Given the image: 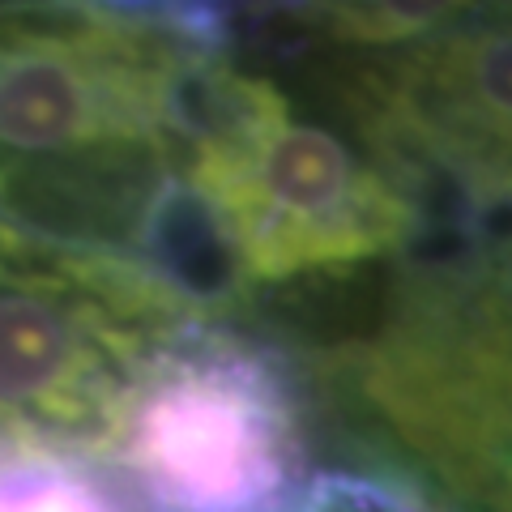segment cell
Here are the masks:
<instances>
[{
	"label": "cell",
	"instance_id": "7a4b0ae2",
	"mask_svg": "<svg viewBox=\"0 0 512 512\" xmlns=\"http://www.w3.org/2000/svg\"><path fill=\"white\" fill-rule=\"evenodd\" d=\"M214 192L252 282L402 248L410 205L325 124L274 111L184 163Z\"/></svg>",
	"mask_w": 512,
	"mask_h": 512
},
{
	"label": "cell",
	"instance_id": "5b68a950",
	"mask_svg": "<svg viewBox=\"0 0 512 512\" xmlns=\"http://www.w3.org/2000/svg\"><path fill=\"white\" fill-rule=\"evenodd\" d=\"M0 512H116L90 478L43 440L0 431Z\"/></svg>",
	"mask_w": 512,
	"mask_h": 512
},
{
	"label": "cell",
	"instance_id": "277c9868",
	"mask_svg": "<svg viewBox=\"0 0 512 512\" xmlns=\"http://www.w3.org/2000/svg\"><path fill=\"white\" fill-rule=\"evenodd\" d=\"M410 116L436 150L512 158V22H474L410 64Z\"/></svg>",
	"mask_w": 512,
	"mask_h": 512
},
{
	"label": "cell",
	"instance_id": "6da1fadb",
	"mask_svg": "<svg viewBox=\"0 0 512 512\" xmlns=\"http://www.w3.org/2000/svg\"><path fill=\"white\" fill-rule=\"evenodd\" d=\"M150 512H291L299 431L282 384L235 346H150L107 444Z\"/></svg>",
	"mask_w": 512,
	"mask_h": 512
},
{
	"label": "cell",
	"instance_id": "8992f818",
	"mask_svg": "<svg viewBox=\"0 0 512 512\" xmlns=\"http://www.w3.org/2000/svg\"><path fill=\"white\" fill-rule=\"evenodd\" d=\"M295 512H423V508L376 483H363V478H320Z\"/></svg>",
	"mask_w": 512,
	"mask_h": 512
},
{
	"label": "cell",
	"instance_id": "3957f363",
	"mask_svg": "<svg viewBox=\"0 0 512 512\" xmlns=\"http://www.w3.org/2000/svg\"><path fill=\"white\" fill-rule=\"evenodd\" d=\"M124 261L175 320L218 316L252 286L227 214L188 167H167L150 180Z\"/></svg>",
	"mask_w": 512,
	"mask_h": 512
}]
</instances>
